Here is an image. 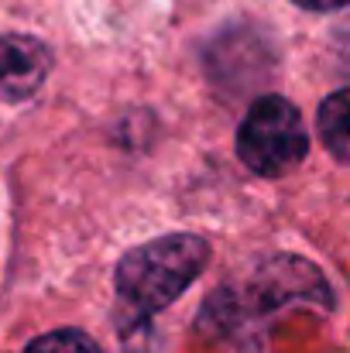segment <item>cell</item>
Masks as SVG:
<instances>
[{
  "mask_svg": "<svg viewBox=\"0 0 350 353\" xmlns=\"http://www.w3.org/2000/svg\"><path fill=\"white\" fill-rule=\"evenodd\" d=\"M210 243L196 234H168L130 247L114 271L117 333L127 353L137 333H151V319L168 309L206 268Z\"/></svg>",
  "mask_w": 350,
  "mask_h": 353,
  "instance_id": "cell-1",
  "label": "cell"
},
{
  "mask_svg": "<svg viewBox=\"0 0 350 353\" xmlns=\"http://www.w3.org/2000/svg\"><path fill=\"white\" fill-rule=\"evenodd\" d=\"M306 151L309 134L302 127V114L278 93L257 97L237 127V158L254 175L278 179L302 165Z\"/></svg>",
  "mask_w": 350,
  "mask_h": 353,
  "instance_id": "cell-2",
  "label": "cell"
},
{
  "mask_svg": "<svg viewBox=\"0 0 350 353\" xmlns=\"http://www.w3.org/2000/svg\"><path fill=\"white\" fill-rule=\"evenodd\" d=\"M52 72V48L21 31L0 34V103H21L35 97Z\"/></svg>",
  "mask_w": 350,
  "mask_h": 353,
  "instance_id": "cell-3",
  "label": "cell"
},
{
  "mask_svg": "<svg viewBox=\"0 0 350 353\" xmlns=\"http://www.w3.org/2000/svg\"><path fill=\"white\" fill-rule=\"evenodd\" d=\"M347 107H350V97L347 90H337V93H330L327 100H323V107H320V114H316V123H320V137H323V144H327V151L344 165L347 161Z\"/></svg>",
  "mask_w": 350,
  "mask_h": 353,
  "instance_id": "cell-4",
  "label": "cell"
},
{
  "mask_svg": "<svg viewBox=\"0 0 350 353\" xmlns=\"http://www.w3.org/2000/svg\"><path fill=\"white\" fill-rule=\"evenodd\" d=\"M24 353H104L97 340L83 330H52L45 336H35Z\"/></svg>",
  "mask_w": 350,
  "mask_h": 353,
  "instance_id": "cell-5",
  "label": "cell"
},
{
  "mask_svg": "<svg viewBox=\"0 0 350 353\" xmlns=\"http://www.w3.org/2000/svg\"><path fill=\"white\" fill-rule=\"evenodd\" d=\"M292 3H299L302 10H340L347 0H292Z\"/></svg>",
  "mask_w": 350,
  "mask_h": 353,
  "instance_id": "cell-6",
  "label": "cell"
}]
</instances>
